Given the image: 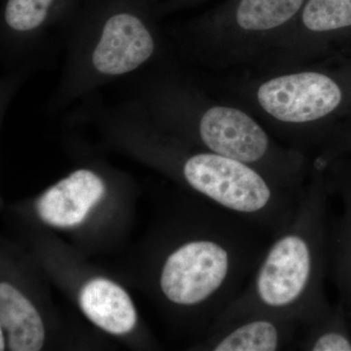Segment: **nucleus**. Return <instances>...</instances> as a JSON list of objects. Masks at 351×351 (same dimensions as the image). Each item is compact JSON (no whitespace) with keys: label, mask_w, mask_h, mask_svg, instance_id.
Returning <instances> with one entry per match:
<instances>
[{"label":"nucleus","mask_w":351,"mask_h":351,"mask_svg":"<svg viewBox=\"0 0 351 351\" xmlns=\"http://www.w3.org/2000/svg\"><path fill=\"white\" fill-rule=\"evenodd\" d=\"M330 195L320 179L302 189L292 221L270 240L219 327L251 313H281L313 324L331 313L325 290L329 270Z\"/></svg>","instance_id":"nucleus-1"},{"label":"nucleus","mask_w":351,"mask_h":351,"mask_svg":"<svg viewBox=\"0 0 351 351\" xmlns=\"http://www.w3.org/2000/svg\"><path fill=\"white\" fill-rule=\"evenodd\" d=\"M258 100L274 119L306 123L326 117L338 107L341 92L326 75L302 73L265 82L258 89Z\"/></svg>","instance_id":"nucleus-2"},{"label":"nucleus","mask_w":351,"mask_h":351,"mask_svg":"<svg viewBox=\"0 0 351 351\" xmlns=\"http://www.w3.org/2000/svg\"><path fill=\"white\" fill-rule=\"evenodd\" d=\"M154 50V38L144 21L132 9L120 8L104 24L92 63L103 75H125L145 63Z\"/></svg>","instance_id":"nucleus-3"},{"label":"nucleus","mask_w":351,"mask_h":351,"mask_svg":"<svg viewBox=\"0 0 351 351\" xmlns=\"http://www.w3.org/2000/svg\"><path fill=\"white\" fill-rule=\"evenodd\" d=\"M203 144L214 154L256 166L271 152L269 136L255 120L235 108L215 107L199 123Z\"/></svg>","instance_id":"nucleus-4"},{"label":"nucleus","mask_w":351,"mask_h":351,"mask_svg":"<svg viewBox=\"0 0 351 351\" xmlns=\"http://www.w3.org/2000/svg\"><path fill=\"white\" fill-rule=\"evenodd\" d=\"M304 327L301 321L285 314H248L219 327L212 350H295Z\"/></svg>","instance_id":"nucleus-5"},{"label":"nucleus","mask_w":351,"mask_h":351,"mask_svg":"<svg viewBox=\"0 0 351 351\" xmlns=\"http://www.w3.org/2000/svg\"><path fill=\"white\" fill-rule=\"evenodd\" d=\"M105 191L98 175L77 170L47 189L36 202V211L48 225L71 228L84 221Z\"/></svg>","instance_id":"nucleus-6"},{"label":"nucleus","mask_w":351,"mask_h":351,"mask_svg":"<svg viewBox=\"0 0 351 351\" xmlns=\"http://www.w3.org/2000/svg\"><path fill=\"white\" fill-rule=\"evenodd\" d=\"M82 311L95 325L113 335L130 332L137 323V313L128 294L117 284L95 278L80 294Z\"/></svg>","instance_id":"nucleus-7"},{"label":"nucleus","mask_w":351,"mask_h":351,"mask_svg":"<svg viewBox=\"0 0 351 351\" xmlns=\"http://www.w3.org/2000/svg\"><path fill=\"white\" fill-rule=\"evenodd\" d=\"M328 188V186H327ZM334 191L341 205L337 217L330 219L329 270L338 292V302L351 321V184H337L328 188Z\"/></svg>","instance_id":"nucleus-8"},{"label":"nucleus","mask_w":351,"mask_h":351,"mask_svg":"<svg viewBox=\"0 0 351 351\" xmlns=\"http://www.w3.org/2000/svg\"><path fill=\"white\" fill-rule=\"evenodd\" d=\"M0 324L6 332L9 350L38 351L45 332L36 307L8 283L0 285Z\"/></svg>","instance_id":"nucleus-9"},{"label":"nucleus","mask_w":351,"mask_h":351,"mask_svg":"<svg viewBox=\"0 0 351 351\" xmlns=\"http://www.w3.org/2000/svg\"><path fill=\"white\" fill-rule=\"evenodd\" d=\"M295 350L351 351V321L339 302L324 318L304 327Z\"/></svg>","instance_id":"nucleus-10"},{"label":"nucleus","mask_w":351,"mask_h":351,"mask_svg":"<svg viewBox=\"0 0 351 351\" xmlns=\"http://www.w3.org/2000/svg\"><path fill=\"white\" fill-rule=\"evenodd\" d=\"M304 0H241L237 23L247 31H267L290 20Z\"/></svg>","instance_id":"nucleus-11"},{"label":"nucleus","mask_w":351,"mask_h":351,"mask_svg":"<svg viewBox=\"0 0 351 351\" xmlns=\"http://www.w3.org/2000/svg\"><path fill=\"white\" fill-rule=\"evenodd\" d=\"M69 0H6L4 21L15 32H32L38 29Z\"/></svg>","instance_id":"nucleus-12"},{"label":"nucleus","mask_w":351,"mask_h":351,"mask_svg":"<svg viewBox=\"0 0 351 351\" xmlns=\"http://www.w3.org/2000/svg\"><path fill=\"white\" fill-rule=\"evenodd\" d=\"M307 29L328 32L351 25V0H309L302 13Z\"/></svg>","instance_id":"nucleus-13"},{"label":"nucleus","mask_w":351,"mask_h":351,"mask_svg":"<svg viewBox=\"0 0 351 351\" xmlns=\"http://www.w3.org/2000/svg\"><path fill=\"white\" fill-rule=\"evenodd\" d=\"M3 330L0 329V350H5V341H4Z\"/></svg>","instance_id":"nucleus-14"}]
</instances>
